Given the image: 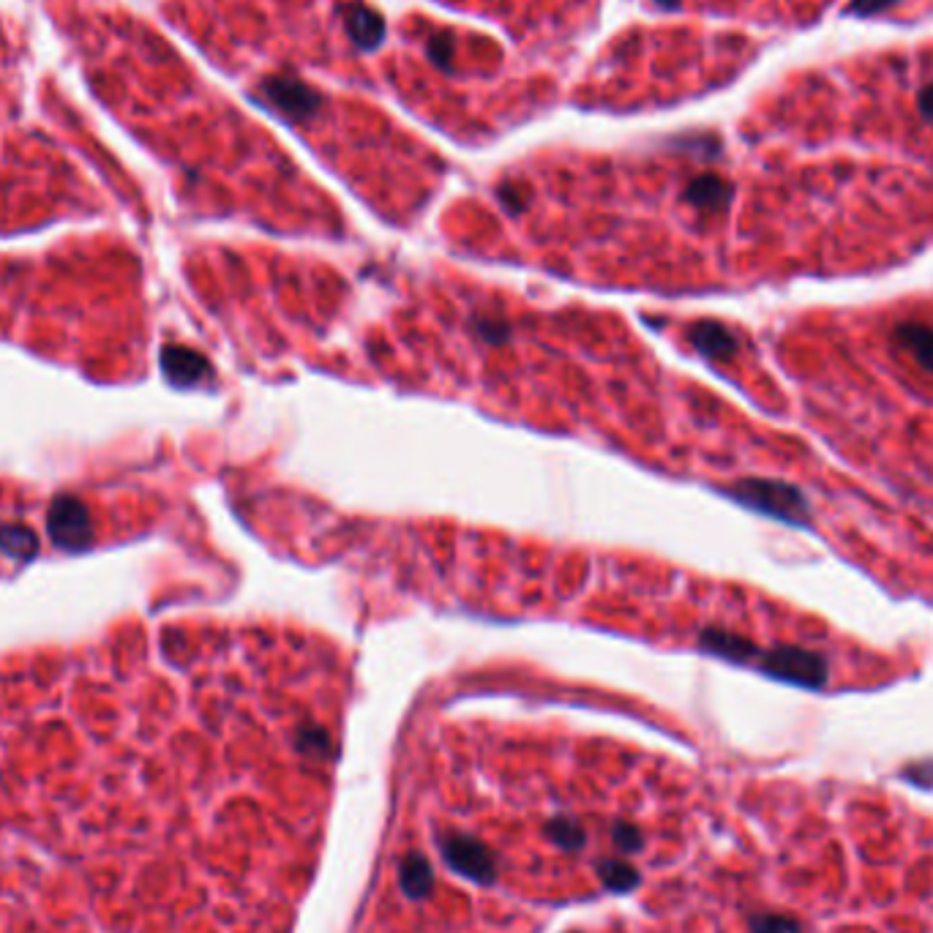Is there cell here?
Here are the masks:
<instances>
[{"mask_svg": "<svg viewBox=\"0 0 933 933\" xmlns=\"http://www.w3.org/2000/svg\"><path fill=\"white\" fill-rule=\"evenodd\" d=\"M892 338H896L898 347L907 349L929 375H933V325L914 320L901 322V325L892 331Z\"/></svg>", "mask_w": 933, "mask_h": 933, "instance_id": "3", "label": "cell"}, {"mask_svg": "<svg viewBox=\"0 0 933 933\" xmlns=\"http://www.w3.org/2000/svg\"><path fill=\"white\" fill-rule=\"evenodd\" d=\"M729 495L743 506L754 508V511L765 513V517L778 519V522L795 524V527H811L813 513L811 502L802 495L797 486L784 484V480H767V478H748L740 480L737 486L729 489Z\"/></svg>", "mask_w": 933, "mask_h": 933, "instance_id": "1", "label": "cell"}, {"mask_svg": "<svg viewBox=\"0 0 933 933\" xmlns=\"http://www.w3.org/2000/svg\"><path fill=\"white\" fill-rule=\"evenodd\" d=\"M756 664L765 675L776 677V680L795 682L802 688H822L830 677L828 658L808 647H791V644H780L776 649H765L756 655Z\"/></svg>", "mask_w": 933, "mask_h": 933, "instance_id": "2", "label": "cell"}, {"mask_svg": "<svg viewBox=\"0 0 933 933\" xmlns=\"http://www.w3.org/2000/svg\"><path fill=\"white\" fill-rule=\"evenodd\" d=\"M751 929L754 933H800L795 920L780 918V914H759V918H754Z\"/></svg>", "mask_w": 933, "mask_h": 933, "instance_id": "5", "label": "cell"}, {"mask_svg": "<svg viewBox=\"0 0 933 933\" xmlns=\"http://www.w3.org/2000/svg\"><path fill=\"white\" fill-rule=\"evenodd\" d=\"M693 342L699 344L701 353L712 355V358H726V355H732L734 349H737L732 333H729L726 327L715 325V322H704V325H699L697 331H693Z\"/></svg>", "mask_w": 933, "mask_h": 933, "instance_id": "4", "label": "cell"}, {"mask_svg": "<svg viewBox=\"0 0 933 933\" xmlns=\"http://www.w3.org/2000/svg\"><path fill=\"white\" fill-rule=\"evenodd\" d=\"M920 110H923V115L933 123V88H929L923 93V99H920Z\"/></svg>", "mask_w": 933, "mask_h": 933, "instance_id": "7", "label": "cell"}, {"mask_svg": "<svg viewBox=\"0 0 933 933\" xmlns=\"http://www.w3.org/2000/svg\"><path fill=\"white\" fill-rule=\"evenodd\" d=\"M892 0H855V5H852V11L855 14H874V11L885 9V5H890Z\"/></svg>", "mask_w": 933, "mask_h": 933, "instance_id": "6", "label": "cell"}]
</instances>
